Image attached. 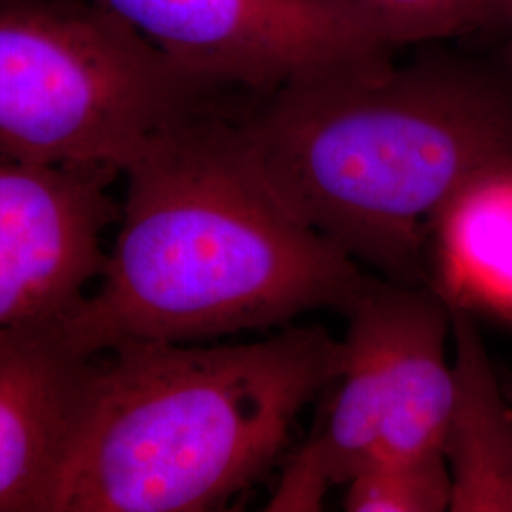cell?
<instances>
[{
  "instance_id": "obj_1",
  "label": "cell",
  "mask_w": 512,
  "mask_h": 512,
  "mask_svg": "<svg viewBox=\"0 0 512 512\" xmlns=\"http://www.w3.org/2000/svg\"><path fill=\"white\" fill-rule=\"evenodd\" d=\"M236 122L293 215L385 281L429 285L440 209L512 164V61L429 48L338 67L249 95Z\"/></svg>"
},
{
  "instance_id": "obj_2",
  "label": "cell",
  "mask_w": 512,
  "mask_h": 512,
  "mask_svg": "<svg viewBox=\"0 0 512 512\" xmlns=\"http://www.w3.org/2000/svg\"><path fill=\"white\" fill-rule=\"evenodd\" d=\"M238 109L165 129L126 169L101 285L63 319L86 355L137 342L203 344L310 311L348 313L374 281L275 198L245 150Z\"/></svg>"
},
{
  "instance_id": "obj_3",
  "label": "cell",
  "mask_w": 512,
  "mask_h": 512,
  "mask_svg": "<svg viewBox=\"0 0 512 512\" xmlns=\"http://www.w3.org/2000/svg\"><path fill=\"white\" fill-rule=\"evenodd\" d=\"M342 359V340L323 327L101 353L50 512L224 509L274 465Z\"/></svg>"
},
{
  "instance_id": "obj_4",
  "label": "cell",
  "mask_w": 512,
  "mask_h": 512,
  "mask_svg": "<svg viewBox=\"0 0 512 512\" xmlns=\"http://www.w3.org/2000/svg\"><path fill=\"white\" fill-rule=\"evenodd\" d=\"M97 0L0 6V158L124 175L165 129L230 109Z\"/></svg>"
},
{
  "instance_id": "obj_5",
  "label": "cell",
  "mask_w": 512,
  "mask_h": 512,
  "mask_svg": "<svg viewBox=\"0 0 512 512\" xmlns=\"http://www.w3.org/2000/svg\"><path fill=\"white\" fill-rule=\"evenodd\" d=\"M97 2L188 73L247 95L399 52L311 0Z\"/></svg>"
},
{
  "instance_id": "obj_6",
  "label": "cell",
  "mask_w": 512,
  "mask_h": 512,
  "mask_svg": "<svg viewBox=\"0 0 512 512\" xmlns=\"http://www.w3.org/2000/svg\"><path fill=\"white\" fill-rule=\"evenodd\" d=\"M103 169L0 158V329L63 319L103 272L118 217Z\"/></svg>"
},
{
  "instance_id": "obj_7",
  "label": "cell",
  "mask_w": 512,
  "mask_h": 512,
  "mask_svg": "<svg viewBox=\"0 0 512 512\" xmlns=\"http://www.w3.org/2000/svg\"><path fill=\"white\" fill-rule=\"evenodd\" d=\"M63 319L0 329V512H50L92 395L99 355Z\"/></svg>"
},
{
  "instance_id": "obj_8",
  "label": "cell",
  "mask_w": 512,
  "mask_h": 512,
  "mask_svg": "<svg viewBox=\"0 0 512 512\" xmlns=\"http://www.w3.org/2000/svg\"><path fill=\"white\" fill-rule=\"evenodd\" d=\"M348 315L344 359L327 416L285 465L266 511H321L330 488L346 486L376 459L387 387L382 323L370 287Z\"/></svg>"
},
{
  "instance_id": "obj_9",
  "label": "cell",
  "mask_w": 512,
  "mask_h": 512,
  "mask_svg": "<svg viewBox=\"0 0 512 512\" xmlns=\"http://www.w3.org/2000/svg\"><path fill=\"white\" fill-rule=\"evenodd\" d=\"M370 296L382 323L387 387V416L376 459L442 454L454 397V370L446 349L452 338L450 308L429 285L374 279Z\"/></svg>"
},
{
  "instance_id": "obj_10",
  "label": "cell",
  "mask_w": 512,
  "mask_h": 512,
  "mask_svg": "<svg viewBox=\"0 0 512 512\" xmlns=\"http://www.w3.org/2000/svg\"><path fill=\"white\" fill-rule=\"evenodd\" d=\"M454 397L442 440L452 512H512V410L475 313L450 308Z\"/></svg>"
},
{
  "instance_id": "obj_11",
  "label": "cell",
  "mask_w": 512,
  "mask_h": 512,
  "mask_svg": "<svg viewBox=\"0 0 512 512\" xmlns=\"http://www.w3.org/2000/svg\"><path fill=\"white\" fill-rule=\"evenodd\" d=\"M429 285L448 308L512 327V164L463 186L433 222Z\"/></svg>"
},
{
  "instance_id": "obj_12",
  "label": "cell",
  "mask_w": 512,
  "mask_h": 512,
  "mask_svg": "<svg viewBox=\"0 0 512 512\" xmlns=\"http://www.w3.org/2000/svg\"><path fill=\"white\" fill-rule=\"evenodd\" d=\"M387 46L507 37L505 0H311Z\"/></svg>"
},
{
  "instance_id": "obj_13",
  "label": "cell",
  "mask_w": 512,
  "mask_h": 512,
  "mask_svg": "<svg viewBox=\"0 0 512 512\" xmlns=\"http://www.w3.org/2000/svg\"><path fill=\"white\" fill-rule=\"evenodd\" d=\"M349 512H446L452 484L442 454L376 459L346 484Z\"/></svg>"
},
{
  "instance_id": "obj_14",
  "label": "cell",
  "mask_w": 512,
  "mask_h": 512,
  "mask_svg": "<svg viewBox=\"0 0 512 512\" xmlns=\"http://www.w3.org/2000/svg\"><path fill=\"white\" fill-rule=\"evenodd\" d=\"M505 14H507V37H505L503 54L512 61V0H505Z\"/></svg>"
},
{
  "instance_id": "obj_15",
  "label": "cell",
  "mask_w": 512,
  "mask_h": 512,
  "mask_svg": "<svg viewBox=\"0 0 512 512\" xmlns=\"http://www.w3.org/2000/svg\"><path fill=\"white\" fill-rule=\"evenodd\" d=\"M4 2H8V0H0V6H2V4H4Z\"/></svg>"
}]
</instances>
